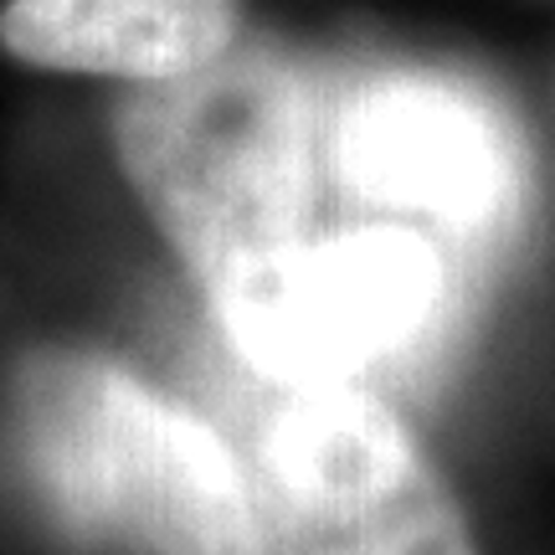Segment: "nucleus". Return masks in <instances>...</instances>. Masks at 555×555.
Listing matches in <instances>:
<instances>
[{
	"instance_id": "6",
	"label": "nucleus",
	"mask_w": 555,
	"mask_h": 555,
	"mask_svg": "<svg viewBox=\"0 0 555 555\" xmlns=\"http://www.w3.org/2000/svg\"><path fill=\"white\" fill-rule=\"evenodd\" d=\"M232 41L237 0H11L0 11V47L47 73L155 82Z\"/></svg>"
},
{
	"instance_id": "4",
	"label": "nucleus",
	"mask_w": 555,
	"mask_h": 555,
	"mask_svg": "<svg viewBox=\"0 0 555 555\" xmlns=\"http://www.w3.org/2000/svg\"><path fill=\"white\" fill-rule=\"evenodd\" d=\"M262 555H478L401 416L360 386H304L258 442Z\"/></svg>"
},
{
	"instance_id": "2",
	"label": "nucleus",
	"mask_w": 555,
	"mask_h": 555,
	"mask_svg": "<svg viewBox=\"0 0 555 555\" xmlns=\"http://www.w3.org/2000/svg\"><path fill=\"white\" fill-rule=\"evenodd\" d=\"M16 448L73 535L119 555H262L237 453L103 356H47L16 386Z\"/></svg>"
},
{
	"instance_id": "5",
	"label": "nucleus",
	"mask_w": 555,
	"mask_h": 555,
	"mask_svg": "<svg viewBox=\"0 0 555 555\" xmlns=\"http://www.w3.org/2000/svg\"><path fill=\"white\" fill-rule=\"evenodd\" d=\"M339 185L457 242L509 232L530 196V155L509 108L437 67H380L324 114Z\"/></svg>"
},
{
	"instance_id": "1",
	"label": "nucleus",
	"mask_w": 555,
	"mask_h": 555,
	"mask_svg": "<svg viewBox=\"0 0 555 555\" xmlns=\"http://www.w3.org/2000/svg\"><path fill=\"white\" fill-rule=\"evenodd\" d=\"M114 150L159 232L211 288L309 232L324 103L288 52L237 37L191 73L129 82Z\"/></svg>"
},
{
	"instance_id": "3",
	"label": "nucleus",
	"mask_w": 555,
	"mask_h": 555,
	"mask_svg": "<svg viewBox=\"0 0 555 555\" xmlns=\"http://www.w3.org/2000/svg\"><path fill=\"white\" fill-rule=\"evenodd\" d=\"M217 319L237 356L283 386H356V376L412 356L448 304V258L416 227L304 232L221 273Z\"/></svg>"
}]
</instances>
